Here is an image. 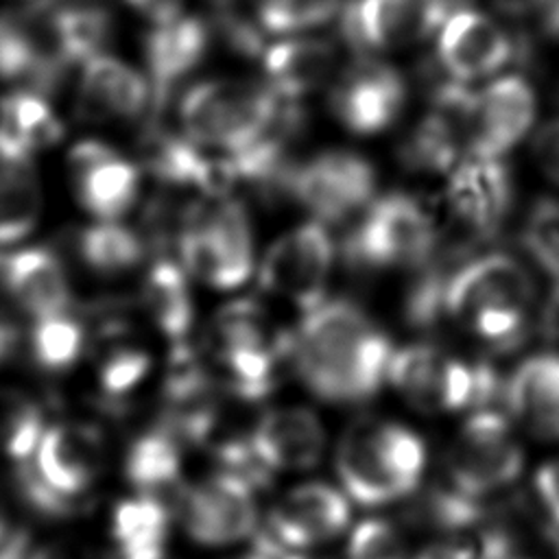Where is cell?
<instances>
[{"mask_svg":"<svg viewBox=\"0 0 559 559\" xmlns=\"http://www.w3.org/2000/svg\"><path fill=\"white\" fill-rule=\"evenodd\" d=\"M41 411L20 391L0 389V454L22 463L41 439Z\"/></svg>","mask_w":559,"mask_h":559,"instance_id":"35","label":"cell"},{"mask_svg":"<svg viewBox=\"0 0 559 559\" xmlns=\"http://www.w3.org/2000/svg\"><path fill=\"white\" fill-rule=\"evenodd\" d=\"M336 474L360 504H384L411 496L371 448L362 424L352 426L336 450Z\"/></svg>","mask_w":559,"mask_h":559,"instance_id":"27","label":"cell"},{"mask_svg":"<svg viewBox=\"0 0 559 559\" xmlns=\"http://www.w3.org/2000/svg\"><path fill=\"white\" fill-rule=\"evenodd\" d=\"M535 293L533 273L520 258L472 253L450 275L445 317L465 325L489 354H513L531 336Z\"/></svg>","mask_w":559,"mask_h":559,"instance_id":"2","label":"cell"},{"mask_svg":"<svg viewBox=\"0 0 559 559\" xmlns=\"http://www.w3.org/2000/svg\"><path fill=\"white\" fill-rule=\"evenodd\" d=\"M535 491L548 518L559 524V459L544 463L535 472Z\"/></svg>","mask_w":559,"mask_h":559,"instance_id":"42","label":"cell"},{"mask_svg":"<svg viewBox=\"0 0 559 559\" xmlns=\"http://www.w3.org/2000/svg\"><path fill=\"white\" fill-rule=\"evenodd\" d=\"M284 100L264 83L210 79L181 94V133L212 153H236L262 140L277 122Z\"/></svg>","mask_w":559,"mask_h":559,"instance_id":"5","label":"cell"},{"mask_svg":"<svg viewBox=\"0 0 559 559\" xmlns=\"http://www.w3.org/2000/svg\"><path fill=\"white\" fill-rule=\"evenodd\" d=\"M509 559H518V557H509Z\"/></svg>","mask_w":559,"mask_h":559,"instance_id":"52","label":"cell"},{"mask_svg":"<svg viewBox=\"0 0 559 559\" xmlns=\"http://www.w3.org/2000/svg\"><path fill=\"white\" fill-rule=\"evenodd\" d=\"M15 338H17V334H15L13 325L0 317V362L11 354Z\"/></svg>","mask_w":559,"mask_h":559,"instance_id":"48","label":"cell"},{"mask_svg":"<svg viewBox=\"0 0 559 559\" xmlns=\"http://www.w3.org/2000/svg\"><path fill=\"white\" fill-rule=\"evenodd\" d=\"M76 251L94 273L120 275L144 260L146 240L118 221H98L79 234Z\"/></svg>","mask_w":559,"mask_h":559,"instance_id":"30","label":"cell"},{"mask_svg":"<svg viewBox=\"0 0 559 559\" xmlns=\"http://www.w3.org/2000/svg\"><path fill=\"white\" fill-rule=\"evenodd\" d=\"M290 332L275 330L264 308L253 299L225 304L207 332L214 380L242 402H260L280 382L288 362Z\"/></svg>","mask_w":559,"mask_h":559,"instance_id":"4","label":"cell"},{"mask_svg":"<svg viewBox=\"0 0 559 559\" xmlns=\"http://www.w3.org/2000/svg\"><path fill=\"white\" fill-rule=\"evenodd\" d=\"M522 467L524 452L502 408L472 411L445 454L450 487L478 500L509 487Z\"/></svg>","mask_w":559,"mask_h":559,"instance_id":"8","label":"cell"},{"mask_svg":"<svg viewBox=\"0 0 559 559\" xmlns=\"http://www.w3.org/2000/svg\"><path fill=\"white\" fill-rule=\"evenodd\" d=\"M70 177L83 210L98 221H120L138 201L140 168L114 146L83 140L72 146Z\"/></svg>","mask_w":559,"mask_h":559,"instance_id":"18","label":"cell"},{"mask_svg":"<svg viewBox=\"0 0 559 559\" xmlns=\"http://www.w3.org/2000/svg\"><path fill=\"white\" fill-rule=\"evenodd\" d=\"M253 487L242 478L218 469L207 480L181 487L175 513L190 539L205 546L234 544L255 528L258 509Z\"/></svg>","mask_w":559,"mask_h":559,"instance_id":"14","label":"cell"},{"mask_svg":"<svg viewBox=\"0 0 559 559\" xmlns=\"http://www.w3.org/2000/svg\"><path fill=\"white\" fill-rule=\"evenodd\" d=\"M124 2L133 7L138 13L146 15L151 22H162L181 13V4H183V0H124Z\"/></svg>","mask_w":559,"mask_h":559,"instance_id":"44","label":"cell"},{"mask_svg":"<svg viewBox=\"0 0 559 559\" xmlns=\"http://www.w3.org/2000/svg\"><path fill=\"white\" fill-rule=\"evenodd\" d=\"M550 0H491V4L511 15V17H524V15H531L533 11H539V9H546Z\"/></svg>","mask_w":559,"mask_h":559,"instance_id":"46","label":"cell"},{"mask_svg":"<svg viewBox=\"0 0 559 559\" xmlns=\"http://www.w3.org/2000/svg\"><path fill=\"white\" fill-rule=\"evenodd\" d=\"M520 245L544 273L559 282V199L539 197L528 207Z\"/></svg>","mask_w":559,"mask_h":559,"instance_id":"37","label":"cell"},{"mask_svg":"<svg viewBox=\"0 0 559 559\" xmlns=\"http://www.w3.org/2000/svg\"><path fill=\"white\" fill-rule=\"evenodd\" d=\"M441 247L439 229L426 205L406 192L376 197L341 242L352 271H415Z\"/></svg>","mask_w":559,"mask_h":559,"instance_id":"7","label":"cell"},{"mask_svg":"<svg viewBox=\"0 0 559 559\" xmlns=\"http://www.w3.org/2000/svg\"><path fill=\"white\" fill-rule=\"evenodd\" d=\"M159 559H168V557H166V555H164V557H159Z\"/></svg>","mask_w":559,"mask_h":559,"instance_id":"51","label":"cell"},{"mask_svg":"<svg viewBox=\"0 0 559 559\" xmlns=\"http://www.w3.org/2000/svg\"><path fill=\"white\" fill-rule=\"evenodd\" d=\"M212 44V24L199 15L177 13L153 22L144 37L146 79L151 85V116L157 118L170 103L179 83L205 59Z\"/></svg>","mask_w":559,"mask_h":559,"instance_id":"17","label":"cell"},{"mask_svg":"<svg viewBox=\"0 0 559 559\" xmlns=\"http://www.w3.org/2000/svg\"><path fill=\"white\" fill-rule=\"evenodd\" d=\"M85 345L83 325L68 312L35 319L31 332L33 358L48 371H61L76 362Z\"/></svg>","mask_w":559,"mask_h":559,"instance_id":"36","label":"cell"},{"mask_svg":"<svg viewBox=\"0 0 559 559\" xmlns=\"http://www.w3.org/2000/svg\"><path fill=\"white\" fill-rule=\"evenodd\" d=\"M386 382L421 413L496 408L504 397V378L489 358L465 360L428 341L393 349Z\"/></svg>","mask_w":559,"mask_h":559,"instance_id":"3","label":"cell"},{"mask_svg":"<svg viewBox=\"0 0 559 559\" xmlns=\"http://www.w3.org/2000/svg\"><path fill=\"white\" fill-rule=\"evenodd\" d=\"M35 472L66 498L79 496L92 485L103 463L98 430L81 424H59L46 430L37 443Z\"/></svg>","mask_w":559,"mask_h":559,"instance_id":"21","label":"cell"},{"mask_svg":"<svg viewBox=\"0 0 559 559\" xmlns=\"http://www.w3.org/2000/svg\"><path fill=\"white\" fill-rule=\"evenodd\" d=\"M7 535V524H4V511L0 507V539Z\"/></svg>","mask_w":559,"mask_h":559,"instance_id":"50","label":"cell"},{"mask_svg":"<svg viewBox=\"0 0 559 559\" xmlns=\"http://www.w3.org/2000/svg\"><path fill=\"white\" fill-rule=\"evenodd\" d=\"M531 153L539 170L559 183V118L542 124L533 138Z\"/></svg>","mask_w":559,"mask_h":559,"instance_id":"41","label":"cell"},{"mask_svg":"<svg viewBox=\"0 0 559 559\" xmlns=\"http://www.w3.org/2000/svg\"><path fill=\"white\" fill-rule=\"evenodd\" d=\"M367 439L391 474L413 493L424 476L426 445L417 432L395 421L362 424Z\"/></svg>","mask_w":559,"mask_h":559,"instance_id":"33","label":"cell"},{"mask_svg":"<svg viewBox=\"0 0 559 559\" xmlns=\"http://www.w3.org/2000/svg\"><path fill=\"white\" fill-rule=\"evenodd\" d=\"M260 59L262 83L277 98L299 103L336 72L338 48L330 39L290 35L269 44Z\"/></svg>","mask_w":559,"mask_h":559,"instance_id":"23","label":"cell"},{"mask_svg":"<svg viewBox=\"0 0 559 559\" xmlns=\"http://www.w3.org/2000/svg\"><path fill=\"white\" fill-rule=\"evenodd\" d=\"M179 437L162 421L144 430L127 450L124 474L133 487L144 493H155L179 483L181 474Z\"/></svg>","mask_w":559,"mask_h":559,"instance_id":"28","label":"cell"},{"mask_svg":"<svg viewBox=\"0 0 559 559\" xmlns=\"http://www.w3.org/2000/svg\"><path fill=\"white\" fill-rule=\"evenodd\" d=\"M28 559H87V557L70 544H48L35 550Z\"/></svg>","mask_w":559,"mask_h":559,"instance_id":"47","label":"cell"},{"mask_svg":"<svg viewBox=\"0 0 559 559\" xmlns=\"http://www.w3.org/2000/svg\"><path fill=\"white\" fill-rule=\"evenodd\" d=\"M537 114L533 85L520 74H504L476 90L465 157L502 159L531 131Z\"/></svg>","mask_w":559,"mask_h":559,"instance_id":"16","label":"cell"},{"mask_svg":"<svg viewBox=\"0 0 559 559\" xmlns=\"http://www.w3.org/2000/svg\"><path fill=\"white\" fill-rule=\"evenodd\" d=\"M417 559H487V557L480 542L472 544V542L450 539V542H439L428 546Z\"/></svg>","mask_w":559,"mask_h":559,"instance_id":"43","label":"cell"},{"mask_svg":"<svg viewBox=\"0 0 559 559\" xmlns=\"http://www.w3.org/2000/svg\"><path fill=\"white\" fill-rule=\"evenodd\" d=\"M251 15L264 35H299L332 22L341 0H249Z\"/></svg>","mask_w":559,"mask_h":559,"instance_id":"34","label":"cell"},{"mask_svg":"<svg viewBox=\"0 0 559 559\" xmlns=\"http://www.w3.org/2000/svg\"><path fill=\"white\" fill-rule=\"evenodd\" d=\"M513 197V177L502 159L463 157L450 170L445 203L465 238L478 247L500 234Z\"/></svg>","mask_w":559,"mask_h":559,"instance_id":"15","label":"cell"},{"mask_svg":"<svg viewBox=\"0 0 559 559\" xmlns=\"http://www.w3.org/2000/svg\"><path fill=\"white\" fill-rule=\"evenodd\" d=\"M0 559H28V535L15 531L0 539Z\"/></svg>","mask_w":559,"mask_h":559,"instance_id":"45","label":"cell"},{"mask_svg":"<svg viewBox=\"0 0 559 559\" xmlns=\"http://www.w3.org/2000/svg\"><path fill=\"white\" fill-rule=\"evenodd\" d=\"M79 107L92 120L140 118L151 111L148 79L118 57L100 52L83 63Z\"/></svg>","mask_w":559,"mask_h":559,"instance_id":"22","label":"cell"},{"mask_svg":"<svg viewBox=\"0 0 559 559\" xmlns=\"http://www.w3.org/2000/svg\"><path fill=\"white\" fill-rule=\"evenodd\" d=\"M41 212V192L28 164L0 162V245L28 236Z\"/></svg>","mask_w":559,"mask_h":559,"instance_id":"31","label":"cell"},{"mask_svg":"<svg viewBox=\"0 0 559 559\" xmlns=\"http://www.w3.org/2000/svg\"><path fill=\"white\" fill-rule=\"evenodd\" d=\"M373 164L347 148H328L295 162L286 199L299 203L314 221L336 225L360 214L376 199Z\"/></svg>","mask_w":559,"mask_h":559,"instance_id":"9","label":"cell"},{"mask_svg":"<svg viewBox=\"0 0 559 559\" xmlns=\"http://www.w3.org/2000/svg\"><path fill=\"white\" fill-rule=\"evenodd\" d=\"M247 437L271 472L310 469L319 463L325 448L323 421L306 406L266 411Z\"/></svg>","mask_w":559,"mask_h":559,"instance_id":"20","label":"cell"},{"mask_svg":"<svg viewBox=\"0 0 559 559\" xmlns=\"http://www.w3.org/2000/svg\"><path fill=\"white\" fill-rule=\"evenodd\" d=\"M347 559H406L402 533L386 520H365L349 535Z\"/></svg>","mask_w":559,"mask_h":559,"instance_id":"40","label":"cell"},{"mask_svg":"<svg viewBox=\"0 0 559 559\" xmlns=\"http://www.w3.org/2000/svg\"><path fill=\"white\" fill-rule=\"evenodd\" d=\"M349 522L345 496L325 483H306L286 493L269 515V533L301 550L336 537Z\"/></svg>","mask_w":559,"mask_h":559,"instance_id":"19","label":"cell"},{"mask_svg":"<svg viewBox=\"0 0 559 559\" xmlns=\"http://www.w3.org/2000/svg\"><path fill=\"white\" fill-rule=\"evenodd\" d=\"M393 345L354 301L323 299L306 310L288 341V365L328 404H362L386 382Z\"/></svg>","mask_w":559,"mask_h":559,"instance_id":"1","label":"cell"},{"mask_svg":"<svg viewBox=\"0 0 559 559\" xmlns=\"http://www.w3.org/2000/svg\"><path fill=\"white\" fill-rule=\"evenodd\" d=\"M413 518L419 524L454 533L480 522L485 518V511L478 498H469L454 487H443L432 489L428 496H424L417 502Z\"/></svg>","mask_w":559,"mask_h":559,"instance_id":"39","label":"cell"},{"mask_svg":"<svg viewBox=\"0 0 559 559\" xmlns=\"http://www.w3.org/2000/svg\"><path fill=\"white\" fill-rule=\"evenodd\" d=\"M502 408L539 439H559V354L537 352L504 378Z\"/></svg>","mask_w":559,"mask_h":559,"instance_id":"24","label":"cell"},{"mask_svg":"<svg viewBox=\"0 0 559 559\" xmlns=\"http://www.w3.org/2000/svg\"><path fill=\"white\" fill-rule=\"evenodd\" d=\"M456 0H352L341 9V37L358 55L419 44L450 15Z\"/></svg>","mask_w":559,"mask_h":559,"instance_id":"12","label":"cell"},{"mask_svg":"<svg viewBox=\"0 0 559 559\" xmlns=\"http://www.w3.org/2000/svg\"><path fill=\"white\" fill-rule=\"evenodd\" d=\"M111 531L120 559H159L166 555L168 513L153 496L120 502L114 511Z\"/></svg>","mask_w":559,"mask_h":559,"instance_id":"29","label":"cell"},{"mask_svg":"<svg viewBox=\"0 0 559 559\" xmlns=\"http://www.w3.org/2000/svg\"><path fill=\"white\" fill-rule=\"evenodd\" d=\"M0 286L31 317L61 314L70 304L66 271L55 253L28 247L0 255Z\"/></svg>","mask_w":559,"mask_h":559,"instance_id":"25","label":"cell"},{"mask_svg":"<svg viewBox=\"0 0 559 559\" xmlns=\"http://www.w3.org/2000/svg\"><path fill=\"white\" fill-rule=\"evenodd\" d=\"M524 55V41H518L489 15L467 7L452 11L437 33V70L443 76L467 85L493 76Z\"/></svg>","mask_w":559,"mask_h":559,"instance_id":"13","label":"cell"},{"mask_svg":"<svg viewBox=\"0 0 559 559\" xmlns=\"http://www.w3.org/2000/svg\"><path fill=\"white\" fill-rule=\"evenodd\" d=\"M188 277L173 255H159L142 282V306L173 345L186 343L194 323V299Z\"/></svg>","mask_w":559,"mask_h":559,"instance_id":"26","label":"cell"},{"mask_svg":"<svg viewBox=\"0 0 559 559\" xmlns=\"http://www.w3.org/2000/svg\"><path fill=\"white\" fill-rule=\"evenodd\" d=\"M544 26L548 35L559 39V0H550L544 9Z\"/></svg>","mask_w":559,"mask_h":559,"instance_id":"49","label":"cell"},{"mask_svg":"<svg viewBox=\"0 0 559 559\" xmlns=\"http://www.w3.org/2000/svg\"><path fill=\"white\" fill-rule=\"evenodd\" d=\"M406 98L408 85L397 68L360 55L336 72L328 92V107L349 133L376 135L397 122Z\"/></svg>","mask_w":559,"mask_h":559,"instance_id":"11","label":"cell"},{"mask_svg":"<svg viewBox=\"0 0 559 559\" xmlns=\"http://www.w3.org/2000/svg\"><path fill=\"white\" fill-rule=\"evenodd\" d=\"M175 251L190 277L221 290L242 286L255 266L245 203L229 194L192 199Z\"/></svg>","mask_w":559,"mask_h":559,"instance_id":"6","label":"cell"},{"mask_svg":"<svg viewBox=\"0 0 559 559\" xmlns=\"http://www.w3.org/2000/svg\"><path fill=\"white\" fill-rule=\"evenodd\" d=\"M50 20L66 66L100 55L111 35V15L100 7H57L50 9Z\"/></svg>","mask_w":559,"mask_h":559,"instance_id":"32","label":"cell"},{"mask_svg":"<svg viewBox=\"0 0 559 559\" xmlns=\"http://www.w3.org/2000/svg\"><path fill=\"white\" fill-rule=\"evenodd\" d=\"M338 247L319 221L301 223L284 231L264 251L258 266V284L264 293L310 310L325 299Z\"/></svg>","mask_w":559,"mask_h":559,"instance_id":"10","label":"cell"},{"mask_svg":"<svg viewBox=\"0 0 559 559\" xmlns=\"http://www.w3.org/2000/svg\"><path fill=\"white\" fill-rule=\"evenodd\" d=\"M151 371V356L131 343L111 345L98 362V384L105 397L118 400L133 393Z\"/></svg>","mask_w":559,"mask_h":559,"instance_id":"38","label":"cell"}]
</instances>
